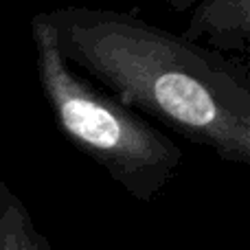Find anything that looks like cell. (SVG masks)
<instances>
[{"label":"cell","instance_id":"obj_1","mask_svg":"<svg viewBox=\"0 0 250 250\" xmlns=\"http://www.w3.org/2000/svg\"><path fill=\"white\" fill-rule=\"evenodd\" d=\"M33 22L123 105L226 163L250 165L246 64L125 11L64 7L35 13Z\"/></svg>","mask_w":250,"mask_h":250},{"label":"cell","instance_id":"obj_4","mask_svg":"<svg viewBox=\"0 0 250 250\" xmlns=\"http://www.w3.org/2000/svg\"><path fill=\"white\" fill-rule=\"evenodd\" d=\"M0 250H53L26 204L0 180Z\"/></svg>","mask_w":250,"mask_h":250},{"label":"cell","instance_id":"obj_3","mask_svg":"<svg viewBox=\"0 0 250 250\" xmlns=\"http://www.w3.org/2000/svg\"><path fill=\"white\" fill-rule=\"evenodd\" d=\"M173 11H191L180 33L189 42L204 40L220 53L246 55L250 46V0H167Z\"/></svg>","mask_w":250,"mask_h":250},{"label":"cell","instance_id":"obj_2","mask_svg":"<svg viewBox=\"0 0 250 250\" xmlns=\"http://www.w3.org/2000/svg\"><path fill=\"white\" fill-rule=\"evenodd\" d=\"M40 88L60 132L134 200L151 202L182 165V149L145 117L83 82L31 20Z\"/></svg>","mask_w":250,"mask_h":250}]
</instances>
